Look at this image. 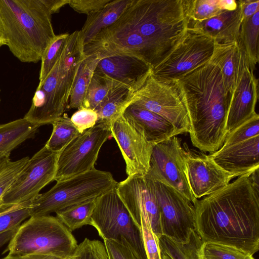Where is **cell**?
I'll list each match as a JSON object with an SVG mask.
<instances>
[{"mask_svg": "<svg viewBox=\"0 0 259 259\" xmlns=\"http://www.w3.org/2000/svg\"><path fill=\"white\" fill-rule=\"evenodd\" d=\"M258 168L197 200L195 231L203 242L253 255L259 248Z\"/></svg>", "mask_w": 259, "mask_h": 259, "instance_id": "1", "label": "cell"}, {"mask_svg": "<svg viewBox=\"0 0 259 259\" xmlns=\"http://www.w3.org/2000/svg\"><path fill=\"white\" fill-rule=\"evenodd\" d=\"M174 80L188 113L193 145L203 152L217 151L227 136L231 97L225 91L219 66L210 59Z\"/></svg>", "mask_w": 259, "mask_h": 259, "instance_id": "2", "label": "cell"}, {"mask_svg": "<svg viewBox=\"0 0 259 259\" xmlns=\"http://www.w3.org/2000/svg\"><path fill=\"white\" fill-rule=\"evenodd\" d=\"M6 46L19 61L37 63L56 36L43 0H0Z\"/></svg>", "mask_w": 259, "mask_h": 259, "instance_id": "3", "label": "cell"}, {"mask_svg": "<svg viewBox=\"0 0 259 259\" xmlns=\"http://www.w3.org/2000/svg\"><path fill=\"white\" fill-rule=\"evenodd\" d=\"M189 0H133L119 19L166 57L188 28Z\"/></svg>", "mask_w": 259, "mask_h": 259, "instance_id": "4", "label": "cell"}, {"mask_svg": "<svg viewBox=\"0 0 259 259\" xmlns=\"http://www.w3.org/2000/svg\"><path fill=\"white\" fill-rule=\"evenodd\" d=\"M77 245L72 232L56 217H30L19 227L6 251L14 255L41 254L68 258Z\"/></svg>", "mask_w": 259, "mask_h": 259, "instance_id": "5", "label": "cell"}, {"mask_svg": "<svg viewBox=\"0 0 259 259\" xmlns=\"http://www.w3.org/2000/svg\"><path fill=\"white\" fill-rule=\"evenodd\" d=\"M109 171L95 168L70 178L57 181L49 191L39 195L30 207V217L50 215L85 201L96 198L116 187Z\"/></svg>", "mask_w": 259, "mask_h": 259, "instance_id": "6", "label": "cell"}, {"mask_svg": "<svg viewBox=\"0 0 259 259\" xmlns=\"http://www.w3.org/2000/svg\"><path fill=\"white\" fill-rule=\"evenodd\" d=\"M91 225L104 240L127 246L137 259H148L141 228L135 223L116 187L96 198Z\"/></svg>", "mask_w": 259, "mask_h": 259, "instance_id": "7", "label": "cell"}, {"mask_svg": "<svg viewBox=\"0 0 259 259\" xmlns=\"http://www.w3.org/2000/svg\"><path fill=\"white\" fill-rule=\"evenodd\" d=\"M83 53L85 56L95 54L101 59L117 55L135 57L152 68L166 57L159 49L119 19L84 45Z\"/></svg>", "mask_w": 259, "mask_h": 259, "instance_id": "8", "label": "cell"}, {"mask_svg": "<svg viewBox=\"0 0 259 259\" xmlns=\"http://www.w3.org/2000/svg\"><path fill=\"white\" fill-rule=\"evenodd\" d=\"M214 46L212 37L188 27L168 55L152 68L151 74L160 80L178 79L209 61Z\"/></svg>", "mask_w": 259, "mask_h": 259, "instance_id": "9", "label": "cell"}, {"mask_svg": "<svg viewBox=\"0 0 259 259\" xmlns=\"http://www.w3.org/2000/svg\"><path fill=\"white\" fill-rule=\"evenodd\" d=\"M134 95L133 103L165 118L181 134L190 133L188 113L174 80H160L151 73Z\"/></svg>", "mask_w": 259, "mask_h": 259, "instance_id": "10", "label": "cell"}, {"mask_svg": "<svg viewBox=\"0 0 259 259\" xmlns=\"http://www.w3.org/2000/svg\"><path fill=\"white\" fill-rule=\"evenodd\" d=\"M110 137L109 125L98 122L74 138L59 153L54 181L64 180L95 168L100 150Z\"/></svg>", "mask_w": 259, "mask_h": 259, "instance_id": "11", "label": "cell"}, {"mask_svg": "<svg viewBox=\"0 0 259 259\" xmlns=\"http://www.w3.org/2000/svg\"><path fill=\"white\" fill-rule=\"evenodd\" d=\"M58 154L44 146L29 158L3 197L0 211L15 205L32 201L44 187L54 181Z\"/></svg>", "mask_w": 259, "mask_h": 259, "instance_id": "12", "label": "cell"}, {"mask_svg": "<svg viewBox=\"0 0 259 259\" xmlns=\"http://www.w3.org/2000/svg\"><path fill=\"white\" fill-rule=\"evenodd\" d=\"M166 185L183 195L194 205L198 199L193 195L188 180L185 149L176 136L155 144L150 166L145 176Z\"/></svg>", "mask_w": 259, "mask_h": 259, "instance_id": "13", "label": "cell"}, {"mask_svg": "<svg viewBox=\"0 0 259 259\" xmlns=\"http://www.w3.org/2000/svg\"><path fill=\"white\" fill-rule=\"evenodd\" d=\"M152 181L160 209L161 235L177 243H186L196 230L194 205L175 189Z\"/></svg>", "mask_w": 259, "mask_h": 259, "instance_id": "14", "label": "cell"}, {"mask_svg": "<svg viewBox=\"0 0 259 259\" xmlns=\"http://www.w3.org/2000/svg\"><path fill=\"white\" fill-rule=\"evenodd\" d=\"M109 126L125 162L127 176H145L155 144L148 141L142 129L123 113Z\"/></svg>", "mask_w": 259, "mask_h": 259, "instance_id": "15", "label": "cell"}, {"mask_svg": "<svg viewBox=\"0 0 259 259\" xmlns=\"http://www.w3.org/2000/svg\"><path fill=\"white\" fill-rule=\"evenodd\" d=\"M116 189L136 224L141 228V217L146 215L153 232L161 236L160 209L152 181L145 176H127Z\"/></svg>", "mask_w": 259, "mask_h": 259, "instance_id": "16", "label": "cell"}, {"mask_svg": "<svg viewBox=\"0 0 259 259\" xmlns=\"http://www.w3.org/2000/svg\"><path fill=\"white\" fill-rule=\"evenodd\" d=\"M185 158L190 188L197 199L224 187L237 177L221 168L209 155L185 149Z\"/></svg>", "mask_w": 259, "mask_h": 259, "instance_id": "17", "label": "cell"}, {"mask_svg": "<svg viewBox=\"0 0 259 259\" xmlns=\"http://www.w3.org/2000/svg\"><path fill=\"white\" fill-rule=\"evenodd\" d=\"M246 59L240 79L231 95L226 121L227 135L258 114V80Z\"/></svg>", "mask_w": 259, "mask_h": 259, "instance_id": "18", "label": "cell"}, {"mask_svg": "<svg viewBox=\"0 0 259 259\" xmlns=\"http://www.w3.org/2000/svg\"><path fill=\"white\" fill-rule=\"evenodd\" d=\"M152 67L137 57L117 55L102 59L95 70L100 72L114 81L130 88L134 92L145 83Z\"/></svg>", "mask_w": 259, "mask_h": 259, "instance_id": "19", "label": "cell"}, {"mask_svg": "<svg viewBox=\"0 0 259 259\" xmlns=\"http://www.w3.org/2000/svg\"><path fill=\"white\" fill-rule=\"evenodd\" d=\"M259 135L209 154L224 170L239 177L259 168Z\"/></svg>", "mask_w": 259, "mask_h": 259, "instance_id": "20", "label": "cell"}, {"mask_svg": "<svg viewBox=\"0 0 259 259\" xmlns=\"http://www.w3.org/2000/svg\"><path fill=\"white\" fill-rule=\"evenodd\" d=\"M238 7L235 10L223 11L209 19L197 22L190 19L188 27L202 31L212 37L217 43L238 42L243 20L238 1Z\"/></svg>", "mask_w": 259, "mask_h": 259, "instance_id": "21", "label": "cell"}, {"mask_svg": "<svg viewBox=\"0 0 259 259\" xmlns=\"http://www.w3.org/2000/svg\"><path fill=\"white\" fill-rule=\"evenodd\" d=\"M219 67L225 91L231 96L240 79L246 58L238 42L219 44L215 42L211 58Z\"/></svg>", "mask_w": 259, "mask_h": 259, "instance_id": "22", "label": "cell"}, {"mask_svg": "<svg viewBox=\"0 0 259 259\" xmlns=\"http://www.w3.org/2000/svg\"><path fill=\"white\" fill-rule=\"evenodd\" d=\"M123 114L142 129L148 141L155 145L181 134L165 118L133 103Z\"/></svg>", "mask_w": 259, "mask_h": 259, "instance_id": "23", "label": "cell"}, {"mask_svg": "<svg viewBox=\"0 0 259 259\" xmlns=\"http://www.w3.org/2000/svg\"><path fill=\"white\" fill-rule=\"evenodd\" d=\"M133 0H111L101 9L87 15L80 31L83 46L101 30L114 24L130 5Z\"/></svg>", "mask_w": 259, "mask_h": 259, "instance_id": "24", "label": "cell"}, {"mask_svg": "<svg viewBox=\"0 0 259 259\" xmlns=\"http://www.w3.org/2000/svg\"><path fill=\"white\" fill-rule=\"evenodd\" d=\"M134 101V92L127 86L116 82L106 98L95 110L98 115L97 123L109 125Z\"/></svg>", "mask_w": 259, "mask_h": 259, "instance_id": "25", "label": "cell"}, {"mask_svg": "<svg viewBox=\"0 0 259 259\" xmlns=\"http://www.w3.org/2000/svg\"><path fill=\"white\" fill-rule=\"evenodd\" d=\"M40 126L24 117L0 124V156L10 155L18 145L33 138Z\"/></svg>", "mask_w": 259, "mask_h": 259, "instance_id": "26", "label": "cell"}, {"mask_svg": "<svg viewBox=\"0 0 259 259\" xmlns=\"http://www.w3.org/2000/svg\"><path fill=\"white\" fill-rule=\"evenodd\" d=\"M259 11L251 17L243 20L238 44L250 68L254 70L259 61Z\"/></svg>", "mask_w": 259, "mask_h": 259, "instance_id": "27", "label": "cell"}, {"mask_svg": "<svg viewBox=\"0 0 259 259\" xmlns=\"http://www.w3.org/2000/svg\"><path fill=\"white\" fill-rule=\"evenodd\" d=\"M101 60V59L95 54L84 56L80 65L67 109H78L82 106L91 78L98 63Z\"/></svg>", "mask_w": 259, "mask_h": 259, "instance_id": "28", "label": "cell"}, {"mask_svg": "<svg viewBox=\"0 0 259 259\" xmlns=\"http://www.w3.org/2000/svg\"><path fill=\"white\" fill-rule=\"evenodd\" d=\"M161 252L171 259H202L201 246L203 241L195 231L190 236L188 242L177 243L161 235L158 237Z\"/></svg>", "mask_w": 259, "mask_h": 259, "instance_id": "29", "label": "cell"}, {"mask_svg": "<svg viewBox=\"0 0 259 259\" xmlns=\"http://www.w3.org/2000/svg\"><path fill=\"white\" fill-rule=\"evenodd\" d=\"M96 198L90 199L56 212L57 218L70 231L91 225Z\"/></svg>", "mask_w": 259, "mask_h": 259, "instance_id": "30", "label": "cell"}, {"mask_svg": "<svg viewBox=\"0 0 259 259\" xmlns=\"http://www.w3.org/2000/svg\"><path fill=\"white\" fill-rule=\"evenodd\" d=\"M52 133L45 146L57 153H59L81 134L66 113H64L61 117L52 122Z\"/></svg>", "mask_w": 259, "mask_h": 259, "instance_id": "31", "label": "cell"}, {"mask_svg": "<svg viewBox=\"0 0 259 259\" xmlns=\"http://www.w3.org/2000/svg\"><path fill=\"white\" fill-rule=\"evenodd\" d=\"M115 82L103 73L95 70L82 106L95 110L106 98Z\"/></svg>", "mask_w": 259, "mask_h": 259, "instance_id": "32", "label": "cell"}, {"mask_svg": "<svg viewBox=\"0 0 259 259\" xmlns=\"http://www.w3.org/2000/svg\"><path fill=\"white\" fill-rule=\"evenodd\" d=\"M69 35L67 33L56 35L44 50L40 59L39 83L46 78L59 59Z\"/></svg>", "mask_w": 259, "mask_h": 259, "instance_id": "33", "label": "cell"}, {"mask_svg": "<svg viewBox=\"0 0 259 259\" xmlns=\"http://www.w3.org/2000/svg\"><path fill=\"white\" fill-rule=\"evenodd\" d=\"M201 253L205 259H256L236 247L210 242H203Z\"/></svg>", "mask_w": 259, "mask_h": 259, "instance_id": "34", "label": "cell"}, {"mask_svg": "<svg viewBox=\"0 0 259 259\" xmlns=\"http://www.w3.org/2000/svg\"><path fill=\"white\" fill-rule=\"evenodd\" d=\"M31 202L15 205L0 211V234L19 227L24 220L30 217Z\"/></svg>", "mask_w": 259, "mask_h": 259, "instance_id": "35", "label": "cell"}, {"mask_svg": "<svg viewBox=\"0 0 259 259\" xmlns=\"http://www.w3.org/2000/svg\"><path fill=\"white\" fill-rule=\"evenodd\" d=\"M222 11L219 0H189V16L192 21L201 22L217 16Z\"/></svg>", "mask_w": 259, "mask_h": 259, "instance_id": "36", "label": "cell"}, {"mask_svg": "<svg viewBox=\"0 0 259 259\" xmlns=\"http://www.w3.org/2000/svg\"><path fill=\"white\" fill-rule=\"evenodd\" d=\"M259 135V115L254 116L229 133L222 147L235 144Z\"/></svg>", "mask_w": 259, "mask_h": 259, "instance_id": "37", "label": "cell"}, {"mask_svg": "<svg viewBox=\"0 0 259 259\" xmlns=\"http://www.w3.org/2000/svg\"><path fill=\"white\" fill-rule=\"evenodd\" d=\"M28 156L10 161L0 171V203L3 197L21 174L28 162Z\"/></svg>", "mask_w": 259, "mask_h": 259, "instance_id": "38", "label": "cell"}, {"mask_svg": "<svg viewBox=\"0 0 259 259\" xmlns=\"http://www.w3.org/2000/svg\"><path fill=\"white\" fill-rule=\"evenodd\" d=\"M71 259H108L104 243L85 238L77 245Z\"/></svg>", "mask_w": 259, "mask_h": 259, "instance_id": "39", "label": "cell"}, {"mask_svg": "<svg viewBox=\"0 0 259 259\" xmlns=\"http://www.w3.org/2000/svg\"><path fill=\"white\" fill-rule=\"evenodd\" d=\"M141 230L148 259H162L158 237L153 232L147 215L141 217Z\"/></svg>", "mask_w": 259, "mask_h": 259, "instance_id": "40", "label": "cell"}, {"mask_svg": "<svg viewBox=\"0 0 259 259\" xmlns=\"http://www.w3.org/2000/svg\"><path fill=\"white\" fill-rule=\"evenodd\" d=\"M71 121L80 133L95 126L98 120V115L95 110L82 106L70 117Z\"/></svg>", "mask_w": 259, "mask_h": 259, "instance_id": "41", "label": "cell"}, {"mask_svg": "<svg viewBox=\"0 0 259 259\" xmlns=\"http://www.w3.org/2000/svg\"><path fill=\"white\" fill-rule=\"evenodd\" d=\"M108 259H137L126 245L112 240H104Z\"/></svg>", "mask_w": 259, "mask_h": 259, "instance_id": "42", "label": "cell"}, {"mask_svg": "<svg viewBox=\"0 0 259 259\" xmlns=\"http://www.w3.org/2000/svg\"><path fill=\"white\" fill-rule=\"evenodd\" d=\"M111 0H69L68 5L74 11L87 15L96 12Z\"/></svg>", "mask_w": 259, "mask_h": 259, "instance_id": "43", "label": "cell"}, {"mask_svg": "<svg viewBox=\"0 0 259 259\" xmlns=\"http://www.w3.org/2000/svg\"><path fill=\"white\" fill-rule=\"evenodd\" d=\"M238 1L241 7L243 20L251 17L259 11L258 0H239Z\"/></svg>", "mask_w": 259, "mask_h": 259, "instance_id": "44", "label": "cell"}, {"mask_svg": "<svg viewBox=\"0 0 259 259\" xmlns=\"http://www.w3.org/2000/svg\"><path fill=\"white\" fill-rule=\"evenodd\" d=\"M52 14L58 13L61 8L68 5L69 0H43Z\"/></svg>", "mask_w": 259, "mask_h": 259, "instance_id": "45", "label": "cell"}, {"mask_svg": "<svg viewBox=\"0 0 259 259\" xmlns=\"http://www.w3.org/2000/svg\"><path fill=\"white\" fill-rule=\"evenodd\" d=\"M220 7L223 11H232L238 7V1L235 0H219Z\"/></svg>", "mask_w": 259, "mask_h": 259, "instance_id": "46", "label": "cell"}, {"mask_svg": "<svg viewBox=\"0 0 259 259\" xmlns=\"http://www.w3.org/2000/svg\"><path fill=\"white\" fill-rule=\"evenodd\" d=\"M18 228L11 229L0 234V247L11 239Z\"/></svg>", "mask_w": 259, "mask_h": 259, "instance_id": "47", "label": "cell"}, {"mask_svg": "<svg viewBox=\"0 0 259 259\" xmlns=\"http://www.w3.org/2000/svg\"><path fill=\"white\" fill-rule=\"evenodd\" d=\"M46 255L31 254L26 255H14L8 254L2 259H42Z\"/></svg>", "mask_w": 259, "mask_h": 259, "instance_id": "48", "label": "cell"}, {"mask_svg": "<svg viewBox=\"0 0 259 259\" xmlns=\"http://www.w3.org/2000/svg\"><path fill=\"white\" fill-rule=\"evenodd\" d=\"M7 39L6 37L4 26L0 16V47L6 45Z\"/></svg>", "mask_w": 259, "mask_h": 259, "instance_id": "49", "label": "cell"}, {"mask_svg": "<svg viewBox=\"0 0 259 259\" xmlns=\"http://www.w3.org/2000/svg\"><path fill=\"white\" fill-rule=\"evenodd\" d=\"M10 161V155L0 156V171Z\"/></svg>", "mask_w": 259, "mask_h": 259, "instance_id": "50", "label": "cell"}, {"mask_svg": "<svg viewBox=\"0 0 259 259\" xmlns=\"http://www.w3.org/2000/svg\"><path fill=\"white\" fill-rule=\"evenodd\" d=\"M42 259H67V258H63L59 256H53V255H46L45 257H44Z\"/></svg>", "mask_w": 259, "mask_h": 259, "instance_id": "51", "label": "cell"}, {"mask_svg": "<svg viewBox=\"0 0 259 259\" xmlns=\"http://www.w3.org/2000/svg\"><path fill=\"white\" fill-rule=\"evenodd\" d=\"M161 255L162 259H171L169 256L164 253L161 252Z\"/></svg>", "mask_w": 259, "mask_h": 259, "instance_id": "52", "label": "cell"}, {"mask_svg": "<svg viewBox=\"0 0 259 259\" xmlns=\"http://www.w3.org/2000/svg\"><path fill=\"white\" fill-rule=\"evenodd\" d=\"M67 259H71V257H70V258H67Z\"/></svg>", "mask_w": 259, "mask_h": 259, "instance_id": "53", "label": "cell"}, {"mask_svg": "<svg viewBox=\"0 0 259 259\" xmlns=\"http://www.w3.org/2000/svg\"><path fill=\"white\" fill-rule=\"evenodd\" d=\"M0 92H1V90H0ZM1 98H0V103H1Z\"/></svg>", "mask_w": 259, "mask_h": 259, "instance_id": "54", "label": "cell"}, {"mask_svg": "<svg viewBox=\"0 0 259 259\" xmlns=\"http://www.w3.org/2000/svg\"><path fill=\"white\" fill-rule=\"evenodd\" d=\"M202 259H205V258H204V257H202Z\"/></svg>", "mask_w": 259, "mask_h": 259, "instance_id": "55", "label": "cell"}]
</instances>
